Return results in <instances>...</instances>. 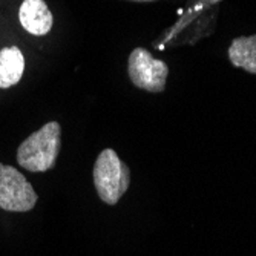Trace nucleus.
Segmentation results:
<instances>
[{"label":"nucleus","mask_w":256,"mask_h":256,"mask_svg":"<svg viewBox=\"0 0 256 256\" xmlns=\"http://www.w3.org/2000/svg\"><path fill=\"white\" fill-rule=\"evenodd\" d=\"M62 148V126L50 122L31 134L17 149V162L30 172H46L56 166Z\"/></svg>","instance_id":"f257e3e1"},{"label":"nucleus","mask_w":256,"mask_h":256,"mask_svg":"<svg viewBox=\"0 0 256 256\" xmlns=\"http://www.w3.org/2000/svg\"><path fill=\"white\" fill-rule=\"evenodd\" d=\"M130 170L112 149L98 154L94 164V186L103 202L115 206L129 189Z\"/></svg>","instance_id":"f03ea898"},{"label":"nucleus","mask_w":256,"mask_h":256,"mask_svg":"<svg viewBox=\"0 0 256 256\" xmlns=\"http://www.w3.org/2000/svg\"><path fill=\"white\" fill-rule=\"evenodd\" d=\"M37 200V192L25 175L0 162V208L6 212H30Z\"/></svg>","instance_id":"7ed1b4c3"},{"label":"nucleus","mask_w":256,"mask_h":256,"mask_svg":"<svg viewBox=\"0 0 256 256\" xmlns=\"http://www.w3.org/2000/svg\"><path fill=\"white\" fill-rule=\"evenodd\" d=\"M128 72L134 86L158 94L166 88L169 68L164 62L150 56L148 50L135 48L129 56Z\"/></svg>","instance_id":"20e7f679"},{"label":"nucleus","mask_w":256,"mask_h":256,"mask_svg":"<svg viewBox=\"0 0 256 256\" xmlns=\"http://www.w3.org/2000/svg\"><path fill=\"white\" fill-rule=\"evenodd\" d=\"M18 18L20 25L32 36H46L52 28V14L44 0H23Z\"/></svg>","instance_id":"39448f33"},{"label":"nucleus","mask_w":256,"mask_h":256,"mask_svg":"<svg viewBox=\"0 0 256 256\" xmlns=\"http://www.w3.org/2000/svg\"><path fill=\"white\" fill-rule=\"evenodd\" d=\"M25 71V57L17 46H6L0 51V89L17 84Z\"/></svg>","instance_id":"423d86ee"},{"label":"nucleus","mask_w":256,"mask_h":256,"mask_svg":"<svg viewBox=\"0 0 256 256\" xmlns=\"http://www.w3.org/2000/svg\"><path fill=\"white\" fill-rule=\"evenodd\" d=\"M228 58L234 66L256 74V34L250 37H238L232 42Z\"/></svg>","instance_id":"0eeeda50"},{"label":"nucleus","mask_w":256,"mask_h":256,"mask_svg":"<svg viewBox=\"0 0 256 256\" xmlns=\"http://www.w3.org/2000/svg\"><path fill=\"white\" fill-rule=\"evenodd\" d=\"M132 2H154V0H132Z\"/></svg>","instance_id":"6e6552de"}]
</instances>
